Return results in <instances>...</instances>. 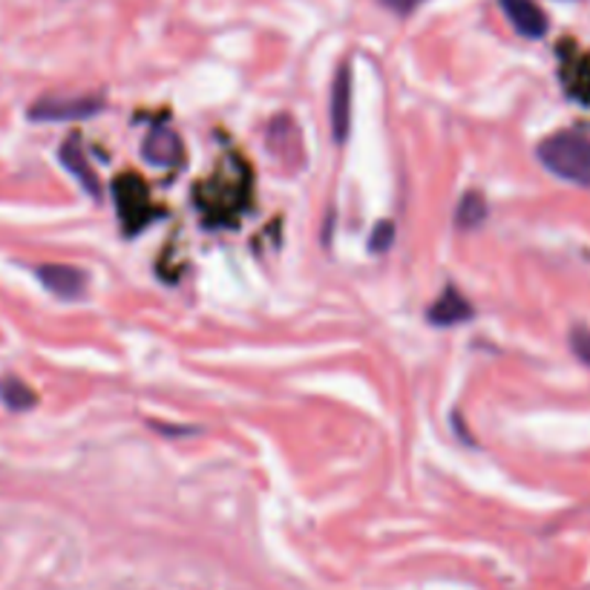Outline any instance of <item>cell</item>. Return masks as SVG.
Returning a JSON list of instances; mask_svg holds the SVG:
<instances>
[{
	"mask_svg": "<svg viewBox=\"0 0 590 590\" xmlns=\"http://www.w3.org/2000/svg\"><path fill=\"white\" fill-rule=\"evenodd\" d=\"M426 320L433 323V326H438V329L461 326V323L472 320V306L467 303V297H463L458 288H452V285H449L447 292L438 297V303H435V306L426 312Z\"/></svg>",
	"mask_w": 590,
	"mask_h": 590,
	"instance_id": "obj_7",
	"label": "cell"
},
{
	"mask_svg": "<svg viewBox=\"0 0 590 590\" xmlns=\"http://www.w3.org/2000/svg\"><path fill=\"white\" fill-rule=\"evenodd\" d=\"M105 110L101 98H41L32 105V121H75V119H92Z\"/></svg>",
	"mask_w": 590,
	"mask_h": 590,
	"instance_id": "obj_3",
	"label": "cell"
},
{
	"mask_svg": "<svg viewBox=\"0 0 590 590\" xmlns=\"http://www.w3.org/2000/svg\"><path fill=\"white\" fill-rule=\"evenodd\" d=\"M487 219V203L481 194H467L461 199V205H458L456 210V222L458 228H463V231H472V228H479L481 222Z\"/></svg>",
	"mask_w": 590,
	"mask_h": 590,
	"instance_id": "obj_11",
	"label": "cell"
},
{
	"mask_svg": "<svg viewBox=\"0 0 590 590\" xmlns=\"http://www.w3.org/2000/svg\"><path fill=\"white\" fill-rule=\"evenodd\" d=\"M501 9L524 37H542L547 32V15L536 0H501Z\"/></svg>",
	"mask_w": 590,
	"mask_h": 590,
	"instance_id": "obj_9",
	"label": "cell"
},
{
	"mask_svg": "<svg viewBox=\"0 0 590 590\" xmlns=\"http://www.w3.org/2000/svg\"><path fill=\"white\" fill-rule=\"evenodd\" d=\"M0 401L12 412H23L37 404V395L26 383L18 381V378H3V381H0Z\"/></svg>",
	"mask_w": 590,
	"mask_h": 590,
	"instance_id": "obj_10",
	"label": "cell"
},
{
	"mask_svg": "<svg viewBox=\"0 0 590 590\" xmlns=\"http://www.w3.org/2000/svg\"><path fill=\"white\" fill-rule=\"evenodd\" d=\"M37 280L44 283L50 294L61 299H78L87 288V277L84 271L73 269V265H41L37 269Z\"/></svg>",
	"mask_w": 590,
	"mask_h": 590,
	"instance_id": "obj_6",
	"label": "cell"
},
{
	"mask_svg": "<svg viewBox=\"0 0 590 590\" xmlns=\"http://www.w3.org/2000/svg\"><path fill=\"white\" fill-rule=\"evenodd\" d=\"M392 242H395V225L389 222V219L374 225L372 237H369V248H372V254H383V251H389Z\"/></svg>",
	"mask_w": 590,
	"mask_h": 590,
	"instance_id": "obj_12",
	"label": "cell"
},
{
	"mask_svg": "<svg viewBox=\"0 0 590 590\" xmlns=\"http://www.w3.org/2000/svg\"><path fill=\"white\" fill-rule=\"evenodd\" d=\"M142 156L150 165L176 167L182 162V142L179 135L171 133L167 128H153L142 144Z\"/></svg>",
	"mask_w": 590,
	"mask_h": 590,
	"instance_id": "obj_8",
	"label": "cell"
},
{
	"mask_svg": "<svg viewBox=\"0 0 590 590\" xmlns=\"http://www.w3.org/2000/svg\"><path fill=\"white\" fill-rule=\"evenodd\" d=\"M351 130V69L349 64H340L331 87V133L335 142L343 144Z\"/></svg>",
	"mask_w": 590,
	"mask_h": 590,
	"instance_id": "obj_5",
	"label": "cell"
},
{
	"mask_svg": "<svg viewBox=\"0 0 590 590\" xmlns=\"http://www.w3.org/2000/svg\"><path fill=\"white\" fill-rule=\"evenodd\" d=\"M58 156H61V165L73 173L75 179H78V185H81L92 199H101V179H98V173L92 171L90 159H87V153H84L81 135L69 133L67 142L61 144Z\"/></svg>",
	"mask_w": 590,
	"mask_h": 590,
	"instance_id": "obj_4",
	"label": "cell"
},
{
	"mask_svg": "<svg viewBox=\"0 0 590 590\" xmlns=\"http://www.w3.org/2000/svg\"><path fill=\"white\" fill-rule=\"evenodd\" d=\"M383 3L395 9V12H401V15H406V12H412V9L418 7L420 0H383Z\"/></svg>",
	"mask_w": 590,
	"mask_h": 590,
	"instance_id": "obj_14",
	"label": "cell"
},
{
	"mask_svg": "<svg viewBox=\"0 0 590 590\" xmlns=\"http://www.w3.org/2000/svg\"><path fill=\"white\" fill-rule=\"evenodd\" d=\"M112 199H116V208H119V217L128 233L144 231L148 222H153L159 217L148 185L135 173H121L119 179L112 182Z\"/></svg>",
	"mask_w": 590,
	"mask_h": 590,
	"instance_id": "obj_2",
	"label": "cell"
},
{
	"mask_svg": "<svg viewBox=\"0 0 590 590\" xmlns=\"http://www.w3.org/2000/svg\"><path fill=\"white\" fill-rule=\"evenodd\" d=\"M538 162L573 185L590 187V139L579 133H556L538 144Z\"/></svg>",
	"mask_w": 590,
	"mask_h": 590,
	"instance_id": "obj_1",
	"label": "cell"
},
{
	"mask_svg": "<svg viewBox=\"0 0 590 590\" xmlns=\"http://www.w3.org/2000/svg\"><path fill=\"white\" fill-rule=\"evenodd\" d=\"M570 349L579 360H582L584 367H590V329H582V326H576L570 331Z\"/></svg>",
	"mask_w": 590,
	"mask_h": 590,
	"instance_id": "obj_13",
	"label": "cell"
}]
</instances>
